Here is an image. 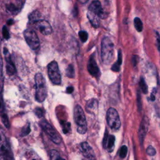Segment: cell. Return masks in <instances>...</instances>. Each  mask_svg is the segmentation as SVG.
Wrapping results in <instances>:
<instances>
[{"mask_svg": "<svg viewBox=\"0 0 160 160\" xmlns=\"http://www.w3.org/2000/svg\"><path fill=\"white\" fill-rule=\"evenodd\" d=\"M7 23L9 25H12V24L13 23V20H9L8 21Z\"/></svg>", "mask_w": 160, "mask_h": 160, "instance_id": "37", "label": "cell"}, {"mask_svg": "<svg viewBox=\"0 0 160 160\" xmlns=\"http://www.w3.org/2000/svg\"><path fill=\"white\" fill-rule=\"evenodd\" d=\"M115 137L113 135H108V131H106L103 140V146L108 149L109 152H111L115 147Z\"/></svg>", "mask_w": 160, "mask_h": 160, "instance_id": "14", "label": "cell"}, {"mask_svg": "<svg viewBox=\"0 0 160 160\" xmlns=\"http://www.w3.org/2000/svg\"><path fill=\"white\" fill-rule=\"evenodd\" d=\"M74 91V88L73 86H68L67 88H66V93H72Z\"/></svg>", "mask_w": 160, "mask_h": 160, "instance_id": "35", "label": "cell"}, {"mask_svg": "<svg viewBox=\"0 0 160 160\" xmlns=\"http://www.w3.org/2000/svg\"><path fill=\"white\" fill-rule=\"evenodd\" d=\"M4 53L5 55L6 56V73L7 74L11 76L15 74L16 73V68L14 65V63L11 61L10 56L8 55V51H7L6 48H4Z\"/></svg>", "mask_w": 160, "mask_h": 160, "instance_id": "15", "label": "cell"}, {"mask_svg": "<svg viewBox=\"0 0 160 160\" xmlns=\"http://www.w3.org/2000/svg\"><path fill=\"white\" fill-rule=\"evenodd\" d=\"M79 36H80L81 41L83 43H85L88 38V33L85 31H80L79 32Z\"/></svg>", "mask_w": 160, "mask_h": 160, "instance_id": "24", "label": "cell"}, {"mask_svg": "<svg viewBox=\"0 0 160 160\" xmlns=\"http://www.w3.org/2000/svg\"><path fill=\"white\" fill-rule=\"evenodd\" d=\"M146 153L151 156H155L156 154V151L155 149V148L152 146H149L147 149H146Z\"/></svg>", "mask_w": 160, "mask_h": 160, "instance_id": "28", "label": "cell"}, {"mask_svg": "<svg viewBox=\"0 0 160 160\" xmlns=\"http://www.w3.org/2000/svg\"><path fill=\"white\" fill-rule=\"evenodd\" d=\"M1 148H0V160H13V154L5 136L2 131Z\"/></svg>", "mask_w": 160, "mask_h": 160, "instance_id": "8", "label": "cell"}, {"mask_svg": "<svg viewBox=\"0 0 160 160\" xmlns=\"http://www.w3.org/2000/svg\"><path fill=\"white\" fill-rule=\"evenodd\" d=\"M30 131H31V129H30V126L29 124H28L22 129L21 132V136H25L28 135L30 133Z\"/></svg>", "mask_w": 160, "mask_h": 160, "instance_id": "26", "label": "cell"}, {"mask_svg": "<svg viewBox=\"0 0 160 160\" xmlns=\"http://www.w3.org/2000/svg\"><path fill=\"white\" fill-rule=\"evenodd\" d=\"M88 70L89 73L93 76V77L98 78L100 77V69H99V67L96 63V59L95 58V56L92 55L89 60H88Z\"/></svg>", "mask_w": 160, "mask_h": 160, "instance_id": "11", "label": "cell"}, {"mask_svg": "<svg viewBox=\"0 0 160 160\" xmlns=\"http://www.w3.org/2000/svg\"><path fill=\"white\" fill-rule=\"evenodd\" d=\"M134 25L137 32H141L143 29V25L141 19L138 17H136L134 19Z\"/></svg>", "mask_w": 160, "mask_h": 160, "instance_id": "19", "label": "cell"}, {"mask_svg": "<svg viewBox=\"0 0 160 160\" xmlns=\"http://www.w3.org/2000/svg\"><path fill=\"white\" fill-rule=\"evenodd\" d=\"M50 155L51 160H65L63 159L62 158H61L58 152L55 149L50 151Z\"/></svg>", "mask_w": 160, "mask_h": 160, "instance_id": "22", "label": "cell"}, {"mask_svg": "<svg viewBox=\"0 0 160 160\" xmlns=\"http://www.w3.org/2000/svg\"><path fill=\"white\" fill-rule=\"evenodd\" d=\"M133 64L134 66H136V64H137V62H138V56H133Z\"/></svg>", "mask_w": 160, "mask_h": 160, "instance_id": "36", "label": "cell"}, {"mask_svg": "<svg viewBox=\"0 0 160 160\" xmlns=\"http://www.w3.org/2000/svg\"><path fill=\"white\" fill-rule=\"evenodd\" d=\"M35 98L38 102H43L47 97V87L46 81L41 73H37L35 77Z\"/></svg>", "mask_w": 160, "mask_h": 160, "instance_id": "3", "label": "cell"}, {"mask_svg": "<svg viewBox=\"0 0 160 160\" xmlns=\"http://www.w3.org/2000/svg\"><path fill=\"white\" fill-rule=\"evenodd\" d=\"M40 125L42 129L44 131V132L47 133V134L49 136V138L53 143L58 144L61 143V141H62L61 137L48 121L43 119L40 121Z\"/></svg>", "mask_w": 160, "mask_h": 160, "instance_id": "6", "label": "cell"}, {"mask_svg": "<svg viewBox=\"0 0 160 160\" xmlns=\"http://www.w3.org/2000/svg\"><path fill=\"white\" fill-rule=\"evenodd\" d=\"M122 60H123V56H122V52L121 50L118 51V60L115 63H114L111 67V70L113 71L118 72L120 70L121 65L122 64Z\"/></svg>", "mask_w": 160, "mask_h": 160, "instance_id": "18", "label": "cell"}, {"mask_svg": "<svg viewBox=\"0 0 160 160\" xmlns=\"http://www.w3.org/2000/svg\"><path fill=\"white\" fill-rule=\"evenodd\" d=\"M106 120L109 126L113 130H118L121 126V121L118 111L113 108H110L107 111Z\"/></svg>", "mask_w": 160, "mask_h": 160, "instance_id": "7", "label": "cell"}, {"mask_svg": "<svg viewBox=\"0 0 160 160\" xmlns=\"http://www.w3.org/2000/svg\"><path fill=\"white\" fill-rule=\"evenodd\" d=\"M2 122L4 124L5 126L9 129L10 128V123H9V120H8V116L6 115V114H2Z\"/></svg>", "mask_w": 160, "mask_h": 160, "instance_id": "25", "label": "cell"}, {"mask_svg": "<svg viewBox=\"0 0 160 160\" xmlns=\"http://www.w3.org/2000/svg\"><path fill=\"white\" fill-rule=\"evenodd\" d=\"M139 84H140V87L141 88V90L143 92V93L144 95H146L148 93V87L147 84H146V83L145 80H144L143 77L140 78Z\"/></svg>", "mask_w": 160, "mask_h": 160, "instance_id": "20", "label": "cell"}, {"mask_svg": "<svg viewBox=\"0 0 160 160\" xmlns=\"http://www.w3.org/2000/svg\"><path fill=\"white\" fill-rule=\"evenodd\" d=\"M156 43H157V48L160 53V35L158 32H156Z\"/></svg>", "mask_w": 160, "mask_h": 160, "instance_id": "33", "label": "cell"}, {"mask_svg": "<svg viewBox=\"0 0 160 160\" xmlns=\"http://www.w3.org/2000/svg\"><path fill=\"white\" fill-rule=\"evenodd\" d=\"M141 97L140 91H138V94H137V104H138V110L140 111L142 109V105H141Z\"/></svg>", "mask_w": 160, "mask_h": 160, "instance_id": "29", "label": "cell"}, {"mask_svg": "<svg viewBox=\"0 0 160 160\" xmlns=\"http://www.w3.org/2000/svg\"><path fill=\"white\" fill-rule=\"evenodd\" d=\"M66 74L68 78H73L74 77V69L73 65H70L66 70Z\"/></svg>", "mask_w": 160, "mask_h": 160, "instance_id": "23", "label": "cell"}, {"mask_svg": "<svg viewBox=\"0 0 160 160\" xmlns=\"http://www.w3.org/2000/svg\"><path fill=\"white\" fill-rule=\"evenodd\" d=\"M36 28L43 35L47 36L51 34L53 29L49 23L46 20H41L35 23Z\"/></svg>", "mask_w": 160, "mask_h": 160, "instance_id": "12", "label": "cell"}, {"mask_svg": "<svg viewBox=\"0 0 160 160\" xmlns=\"http://www.w3.org/2000/svg\"><path fill=\"white\" fill-rule=\"evenodd\" d=\"M2 33H3V37L5 38V39L8 40V39L10 38V33L8 32V30L6 26H3V29H2Z\"/></svg>", "mask_w": 160, "mask_h": 160, "instance_id": "30", "label": "cell"}, {"mask_svg": "<svg viewBox=\"0 0 160 160\" xmlns=\"http://www.w3.org/2000/svg\"><path fill=\"white\" fill-rule=\"evenodd\" d=\"M48 73L51 81L54 85H59L62 82V76L58 65L55 61H53L48 66Z\"/></svg>", "mask_w": 160, "mask_h": 160, "instance_id": "5", "label": "cell"}, {"mask_svg": "<svg viewBox=\"0 0 160 160\" xmlns=\"http://www.w3.org/2000/svg\"><path fill=\"white\" fill-rule=\"evenodd\" d=\"M127 153H128V148L126 146L123 145L122 146V147L120 149V151H119V156L121 158H124L127 155Z\"/></svg>", "mask_w": 160, "mask_h": 160, "instance_id": "27", "label": "cell"}, {"mask_svg": "<svg viewBox=\"0 0 160 160\" xmlns=\"http://www.w3.org/2000/svg\"><path fill=\"white\" fill-rule=\"evenodd\" d=\"M155 92H156V89L154 88L153 89V92H152V93L151 94V96H150V100L151 101H155Z\"/></svg>", "mask_w": 160, "mask_h": 160, "instance_id": "34", "label": "cell"}, {"mask_svg": "<svg viewBox=\"0 0 160 160\" xmlns=\"http://www.w3.org/2000/svg\"><path fill=\"white\" fill-rule=\"evenodd\" d=\"M81 151L83 156L89 160H96V156L94 151L88 143L83 142L81 144Z\"/></svg>", "mask_w": 160, "mask_h": 160, "instance_id": "13", "label": "cell"}, {"mask_svg": "<svg viewBox=\"0 0 160 160\" xmlns=\"http://www.w3.org/2000/svg\"><path fill=\"white\" fill-rule=\"evenodd\" d=\"M87 17L91 25L95 28L100 27V20L106 18V13L100 2L94 1L88 8Z\"/></svg>", "mask_w": 160, "mask_h": 160, "instance_id": "1", "label": "cell"}, {"mask_svg": "<svg viewBox=\"0 0 160 160\" xmlns=\"http://www.w3.org/2000/svg\"><path fill=\"white\" fill-rule=\"evenodd\" d=\"M25 39L30 48L36 50L39 48L40 43L36 32L32 29H26L24 32Z\"/></svg>", "mask_w": 160, "mask_h": 160, "instance_id": "9", "label": "cell"}, {"mask_svg": "<svg viewBox=\"0 0 160 160\" xmlns=\"http://www.w3.org/2000/svg\"><path fill=\"white\" fill-rule=\"evenodd\" d=\"M70 124L69 123H65L64 125L62 124V126H63V132L64 133H67L68 131H69L70 129Z\"/></svg>", "mask_w": 160, "mask_h": 160, "instance_id": "31", "label": "cell"}, {"mask_svg": "<svg viewBox=\"0 0 160 160\" xmlns=\"http://www.w3.org/2000/svg\"><path fill=\"white\" fill-rule=\"evenodd\" d=\"M98 101L96 100H95V99H92V100H90L87 102L86 108L87 109L91 110H95L98 107Z\"/></svg>", "mask_w": 160, "mask_h": 160, "instance_id": "21", "label": "cell"}, {"mask_svg": "<svg viewBox=\"0 0 160 160\" xmlns=\"http://www.w3.org/2000/svg\"><path fill=\"white\" fill-rule=\"evenodd\" d=\"M21 3L19 5H17L15 3H9L6 5L5 8L7 13L12 14H17L21 10Z\"/></svg>", "mask_w": 160, "mask_h": 160, "instance_id": "16", "label": "cell"}, {"mask_svg": "<svg viewBox=\"0 0 160 160\" xmlns=\"http://www.w3.org/2000/svg\"><path fill=\"white\" fill-rule=\"evenodd\" d=\"M101 56L103 63L106 65H110L114 58V49L115 46L109 37H104L101 41Z\"/></svg>", "mask_w": 160, "mask_h": 160, "instance_id": "2", "label": "cell"}, {"mask_svg": "<svg viewBox=\"0 0 160 160\" xmlns=\"http://www.w3.org/2000/svg\"><path fill=\"white\" fill-rule=\"evenodd\" d=\"M74 119L78 128L77 131L80 134H85L87 131V123L84 111L80 105H77L74 110Z\"/></svg>", "mask_w": 160, "mask_h": 160, "instance_id": "4", "label": "cell"}, {"mask_svg": "<svg viewBox=\"0 0 160 160\" xmlns=\"http://www.w3.org/2000/svg\"><path fill=\"white\" fill-rule=\"evenodd\" d=\"M149 126V118L148 116L144 115L142 118L138 130V137L141 144H143L144 140L145 138L146 135L148 131Z\"/></svg>", "mask_w": 160, "mask_h": 160, "instance_id": "10", "label": "cell"}, {"mask_svg": "<svg viewBox=\"0 0 160 160\" xmlns=\"http://www.w3.org/2000/svg\"><path fill=\"white\" fill-rule=\"evenodd\" d=\"M41 13L37 10H35L33 12H32L29 14L28 18L29 20V22L32 23H36L37 22L41 21Z\"/></svg>", "mask_w": 160, "mask_h": 160, "instance_id": "17", "label": "cell"}, {"mask_svg": "<svg viewBox=\"0 0 160 160\" xmlns=\"http://www.w3.org/2000/svg\"><path fill=\"white\" fill-rule=\"evenodd\" d=\"M35 113L36 115V116L38 118H41L43 116V111L41 108H37L35 110Z\"/></svg>", "mask_w": 160, "mask_h": 160, "instance_id": "32", "label": "cell"}]
</instances>
